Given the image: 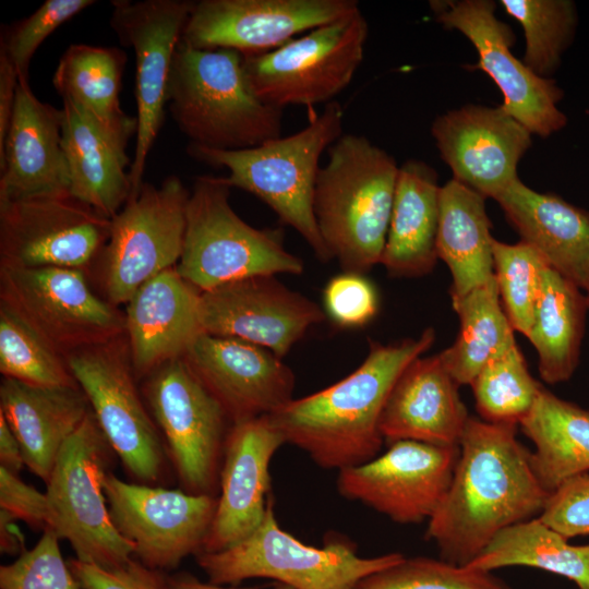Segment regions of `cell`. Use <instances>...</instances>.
<instances>
[{
	"label": "cell",
	"mask_w": 589,
	"mask_h": 589,
	"mask_svg": "<svg viewBox=\"0 0 589 589\" xmlns=\"http://www.w3.org/2000/svg\"><path fill=\"white\" fill-rule=\"evenodd\" d=\"M516 433L517 424L469 417L450 485L428 521L440 558L467 566L501 530L543 510L550 494Z\"/></svg>",
	"instance_id": "cell-1"
},
{
	"label": "cell",
	"mask_w": 589,
	"mask_h": 589,
	"mask_svg": "<svg viewBox=\"0 0 589 589\" xmlns=\"http://www.w3.org/2000/svg\"><path fill=\"white\" fill-rule=\"evenodd\" d=\"M434 341L431 327L394 344L370 340L368 356L348 376L268 417L285 443L305 452L318 467L339 471L365 464L384 443L381 417L395 382Z\"/></svg>",
	"instance_id": "cell-2"
},
{
	"label": "cell",
	"mask_w": 589,
	"mask_h": 589,
	"mask_svg": "<svg viewBox=\"0 0 589 589\" xmlns=\"http://www.w3.org/2000/svg\"><path fill=\"white\" fill-rule=\"evenodd\" d=\"M399 167L364 135L342 134L328 148L314 193V216L332 259L364 274L381 262Z\"/></svg>",
	"instance_id": "cell-3"
},
{
	"label": "cell",
	"mask_w": 589,
	"mask_h": 589,
	"mask_svg": "<svg viewBox=\"0 0 589 589\" xmlns=\"http://www.w3.org/2000/svg\"><path fill=\"white\" fill-rule=\"evenodd\" d=\"M167 104L190 144L244 149L281 136L283 109L253 91L242 55L195 49L180 41L168 80Z\"/></svg>",
	"instance_id": "cell-4"
},
{
	"label": "cell",
	"mask_w": 589,
	"mask_h": 589,
	"mask_svg": "<svg viewBox=\"0 0 589 589\" xmlns=\"http://www.w3.org/2000/svg\"><path fill=\"white\" fill-rule=\"evenodd\" d=\"M344 110L339 103H327L301 131L269 140L244 149H214L189 144L194 159L229 173L219 180L229 188L244 190L268 205L279 220L293 228L321 262L332 256L314 216V193L320 157L342 135Z\"/></svg>",
	"instance_id": "cell-5"
},
{
	"label": "cell",
	"mask_w": 589,
	"mask_h": 589,
	"mask_svg": "<svg viewBox=\"0 0 589 589\" xmlns=\"http://www.w3.org/2000/svg\"><path fill=\"white\" fill-rule=\"evenodd\" d=\"M273 504L269 498L263 521L241 542L195 555L209 582L269 578L293 589H357L366 576L404 558L397 552L362 557L354 543L339 534H328L322 548L308 545L279 526Z\"/></svg>",
	"instance_id": "cell-6"
},
{
	"label": "cell",
	"mask_w": 589,
	"mask_h": 589,
	"mask_svg": "<svg viewBox=\"0 0 589 589\" xmlns=\"http://www.w3.org/2000/svg\"><path fill=\"white\" fill-rule=\"evenodd\" d=\"M230 188L219 177L195 179L185 212L183 249L177 272L201 292L257 276L303 273L275 229L250 226L232 209Z\"/></svg>",
	"instance_id": "cell-7"
},
{
	"label": "cell",
	"mask_w": 589,
	"mask_h": 589,
	"mask_svg": "<svg viewBox=\"0 0 589 589\" xmlns=\"http://www.w3.org/2000/svg\"><path fill=\"white\" fill-rule=\"evenodd\" d=\"M111 450L91 409L61 447L45 493L47 528L69 541L76 560L105 568L135 555V545L110 518L104 491Z\"/></svg>",
	"instance_id": "cell-8"
},
{
	"label": "cell",
	"mask_w": 589,
	"mask_h": 589,
	"mask_svg": "<svg viewBox=\"0 0 589 589\" xmlns=\"http://www.w3.org/2000/svg\"><path fill=\"white\" fill-rule=\"evenodd\" d=\"M368 33L358 9L272 51L242 55L243 68L255 94L271 106L330 103L360 67Z\"/></svg>",
	"instance_id": "cell-9"
},
{
	"label": "cell",
	"mask_w": 589,
	"mask_h": 589,
	"mask_svg": "<svg viewBox=\"0 0 589 589\" xmlns=\"http://www.w3.org/2000/svg\"><path fill=\"white\" fill-rule=\"evenodd\" d=\"M0 298L61 354L125 332L124 317L91 290L81 268L0 265Z\"/></svg>",
	"instance_id": "cell-10"
},
{
	"label": "cell",
	"mask_w": 589,
	"mask_h": 589,
	"mask_svg": "<svg viewBox=\"0 0 589 589\" xmlns=\"http://www.w3.org/2000/svg\"><path fill=\"white\" fill-rule=\"evenodd\" d=\"M190 192L170 176L160 185L143 183L111 218L104 247V283L115 304L127 303L145 283L180 260Z\"/></svg>",
	"instance_id": "cell-11"
},
{
	"label": "cell",
	"mask_w": 589,
	"mask_h": 589,
	"mask_svg": "<svg viewBox=\"0 0 589 589\" xmlns=\"http://www.w3.org/2000/svg\"><path fill=\"white\" fill-rule=\"evenodd\" d=\"M145 396L184 491L214 495L229 431L223 406L183 358L156 369Z\"/></svg>",
	"instance_id": "cell-12"
},
{
	"label": "cell",
	"mask_w": 589,
	"mask_h": 589,
	"mask_svg": "<svg viewBox=\"0 0 589 589\" xmlns=\"http://www.w3.org/2000/svg\"><path fill=\"white\" fill-rule=\"evenodd\" d=\"M430 8L446 29H457L474 46L477 64L488 73L503 94L501 107L531 134L546 137L563 129L567 117L558 109L563 89L554 80L532 72L512 52V28L495 16L492 0H433Z\"/></svg>",
	"instance_id": "cell-13"
},
{
	"label": "cell",
	"mask_w": 589,
	"mask_h": 589,
	"mask_svg": "<svg viewBox=\"0 0 589 589\" xmlns=\"http://www.w3.org/2000/svg\"><path fill=\"white\" fill-rule=\"evenodd\" d=\"M111 4L110 26L121 45L135 55L137 129L129 169L131 199L144 183L147 156L163 127L171 63L193 1L115 0Z\"/></svg>",
	"instance_id": "cell-14"
},
{
	"label": "cell",
	"mask_w": 589,
	"mask_h": 589,
	"mask_svg": "<svg viewBox=\"0 0 589 589\" xmlns=\"http://www.w3.org/2000/svg\"><path fill=\"white\" fill-rule=\"evenodd\" d=\"M110 518L135 545V556L155 570H170L203 551L217 496L104 478Z\"/></svg>",
	"instance_id": "cell-15"
},
{
	"label": "cell",
	"mask_w": 589,
	"mask_h": 589,
	"mask_svg": "<svg viewBox=\"0 0 589 589\" xmlns=\"http://www.w3.org/2000/svg\"><path fill=\"white\" fill-rule=\"evenodd\" d=\"M67 363L127 471L143 484L158 481L164 447L117 339L71 352Z\"/></svg>",
	"instance_id": "cell-16"
},
{
	"label": "cell",
	"mask_w": 589,
	"mask_h": 589,
	"mask_svg": "<svg viewBox=\"0 0 589 589\" xmlns=\"http://www.w3.org/2000/svg\"><path fill=\"white\" fill-rule=\"evenodd\" d=\"M459 446L398 441L372 460L338 471V493L390 520L420 524L435 513L454 476Z\"/></svg>",
	"instance_id": "cell-17"
},
{
	"label": "cell",
	"mask_w": 589,
	"mask_h": 589,
	"mask_svg": "<svg viewBox=\"0 0 589 589\" xmlns=\"http://www.w3.org/2000/svg\"><path fill=\"white\" fill-rule=\"evenodd\" d=\"M110 223L70 193L0 201L1 265L81 268L104 249Z\"/></svg>",
	"instance_id": "cell-18"
},
{
	"label": "cell",
	"mask_w": 589,
	"mask_h": 589,
	"mask_svg": "<svg viewBox=\"0 0 589 589\" xmlns=\"http://www.w3.org/2000/svg\"><path fill=\"white\" fill-rule=\"evenodd\" d=\"M358 9L356 0L193 1L181 43L195 49L260 55Z\"/></svg>",
	"instance_id": "cell-19"
},
{
	"label": "cell",
	"mask_w": 589,
	"mask_h": 589,
	"mask_svg": "<svg viewBox=\"0 0 589 589\" xmlns=\"http://www.w3.org/2000/svg\"><path fill=\"white\" fill-rule=\"evenodd\" d=\"M326 317L314 301L286 287L276 275H257L202 291L203 333L244 340L283 359Z\"/></svg>",
	"instance_id": "cell-20"
},
{
	"label": "cell",
	"mask_w": 589,
	"mask_h": 589,
	"mask_svg": "<svg viewBox=\"0 0 589 589\" xmlns=\"http://www.w3.org/2000/svg\"><path fill=\"white\" fill-rule=\"evenodd\" d=\"M183 359L231 424L269 416L293 399L292 370L254 344L201 333Z\"/></svg>",
	"instance_id": "cell-21"
},
{
	"label": "cell",
	"mask_w": 589,
	"mask_h": 589,
	"mask_svg": "<svg viewBox=\"0 0 589 589\" xmlns=\"http://www.w3.org/2000/svg\"><path fill=\"white\" fill-rule=\"evenodd\" d=\"M431 130L453 179L494 200L518 178L517 165L532 144L531 132L501 106L449 110Z\"/></svg>",
	"instance_id": "cell-22"
},
{
	"label": "cell",
	"mask_w": 589,
	"mask_h": 589,
	"mask_svg": "<svg viewBox=\"0 0 589 589\" xmlns=\"http://www.w3.org/2000/svg\"><path fill=\"white\" fill-rule=\"evenodd\" d=\"M284 444L268 416L231 424L219 472L220 495L202 552L226 550L261 525L269 500V464Z\"/></svg>",
	"instance_id": "cell-23"
},
{
	"label": "cell",
	"mask_w": 589,
	"mask_h": 589,
	"mask_svg": "<svg viewBox=\"0 0 589 589\" xmlns=\"http://www.w3.org/2000/svg\"><path fill=\"white\" fill-rule=\"evenodd\" d=\"M62 110L40 101L19 79L15 104L0 153V201L70 193L62 147Z\"/></svg>",
	"instance_id": "cell-24"
},
{
	"label": "cell",
	"mask_w": 589,
	"mask_h": 589,
	"mask_svg": "<svg viewBox=\"0 0 589 589\" xmlns=\"http://www.w3.org/2000/svg\"><path fill=\"white\" fill-rule=\"evenodd\" d=\"M458 386L440 354L414 359L395 382L384 407L380 423L384 442L459 446L470 416Z\"/></svg>",
	"instance_id": "cell-25"
},
{
	"label": "cell",
	"mask_w": 589,
	"mask_h": 589,
	"mask_svg": "<svg viewBox=\"0 0 589 589\" xmlns=\"http://www.w3.org/2000/svg\"><path fill=\"white\" fill-rule=\"evenodd\" d=\"M201 291L169 268L140 287L127 302L125 333L131 361L139 374L183 358L203 333Z\"/></svg>",
	"instance_id": "cell-26"
},
{
	"label": "cell",
	"mask_w": 589,
	"mask_h": 589,
	"mask_svg": "<svg viewBox=\"0 0 589 589\" xmlns=\"http://www.w3.org/2000/svg\"><path fill=\"white\" fill-rule=\"evenodd\" d=\"M62 147L70 194L111 219L131 195L125 153L131 136L103 124L80 105L62 99Z\"/></svg>",
	"instance_id": "cell-27"
},
{
	"label": "cell",
	"mask_w": 589,
	"mask_h": 589,
	"mask_svg": "<svg viewBox=\"0 0 589 589\" xmlns=\"http://www.w3.org/2000/svg\"><path fill=\"white\" fill-rule=\"evenodd\" d=\"M89 410L79 385L38 386L9 377L0 385V412L21 445L25 466L46 483L61 447Z\"/></svg>",
	"instance_id": "cell-28"
},
{
	"label": "cell",
	"mask_w": 589,
	"mask_h": 589,
	"mask_svg": "<svg viewBox=\"0 0 589 589\" xmlns=\"http://www.w3.org/2000/svg\"><path fill=\"white\" fill-rule=\"evenodd\" d=\"M521 241L580 289L589 269V213L514 180L495 197Z\"/></svg>",
	"instance_id": "cell-29"
},
{
	"label": "cell",
	"mask_w": 589,
	"mask_h": 589,
	"mask_svg": "<svg viewBox=\"0 0 589 589\" xmlns=\"http://www.w3.org/2000/svg\"><path fill=\"white\" fill-rule=\"evenodd\" d=\"M440 192L436 171L417 159L398 171L387 238L380 264L392 277L429 274L438 259Z\"/></svg>",
	"instance_id": "cell-30"
},
{
	"label": "cell",
	"mask_w": 589,
	"mask_h": 589,
	"mask_svg": "<svg viewBox=\"0 0 589 589\" xmlns=\"http://www.w3.org/2000/svg\"><path fill=\"white\" fill-rule=\"evenodd\" d=\"M484 201L455 179L441 187L437 256L449 268L452 299L494 277V238Z\"/></svg>",
	"instance_id": "cell-31"
},
{
	"label": "cell",
	"mask_w": 589,
	"mask_h": 589,
	"mask_svg": "<svg viewBox=\"0 0 589 589\" xmlns=\"http://www.w3.org/2000/svg\"><path fill=\"white\" fill-rule=\"evenodd\" d=\"M533 443L530 464L549 493L589 471V410L542 387L529 413L519 422Z\"/></svg>",
	"instance_id": "cell-32"
},
{
	"label": "cell",
	"mask_w": 589,
	"mask_h": 589,
	"mask_svg": "<svg viewBox=\"0 0 589 589\" xmlns=\"http://www.w3.org/2000/svg\"><path fill=\"white\" fill-rule=\"evenodd\" d=\"M588 310L582 290L548 264L527 335L538 352L544 382L562 383L574 374Z\"/></svg>",
	"instance_id": "cell-33"
},
{
	"label": "cell",
	"mask_w": 589,
	"mask_h": 589,
	"mask_svg": "<svg viewBox=\"0 0 589 589\" xmlns=\"http://www.w3.org/2000/svg\"><path fill=\"white\" fill-rule=\"evenodd\" d=\"M125 52L117 47L74 44L57 65L52 83L62 99H69L107 128L132 136L136 117L125 115L119 100Z\"/></svg>",
	"instance_id": "cell-34"
},
{
	"label": "cell",
	"mask_w": 589,
	"mask_h": 589,
	"mask_svg": "<svg viewBox=\"0 0 589 589\" xmlns=\"http://www.w3.org/2000/svg\"><path fill=\"white\" fill-rule=\"evenodd\" d=\"M484 572L509 566L539 568L589 589V544L574 545L539 517L501 530L468 565Z\"/></svg>",
	"instance_id": "cell-35"
},
{
	"label": "cell",
	"mask_w": 589,
	"mask_h": 589,
	"mask_svg": "<svg viewBox=\"0 0 589 589\" xmlns=\"http://www.w3.org/2000/svg\"><path fill=\"white\" fill-rule=\"evenodd\" d=\"M452 304L459 317V333L454 344L438 354L458 385H470L485 364L516 342L514 328L503 309L495 277L453 298Z\"/></svg>",
	"instance_id": "cell-36"
},
{
	"label": "cell",
	"mask_w": 589,
	"mask_h": 589,
	"mask_svg": "<svg viewBox=\"0 0 589 589\" xmlns=\"http://www.w3.org/2000/svg\"><path fill=\"white\" fill-rule=\"evenodd\" d=\"M470 385L480 419L517 425L529 413L543 387L529 373L516 342L485 364Z\"/></svg>",
	"instance_id": "cell-37"
},
{
	"label": "cell",
	"mask_w": 589,
	"mask_h": 589,
	"mask_svg": "<svg viewBox=\"0 0 589 589\" xmlns=\"http://www.w3.org/2000/svg\"><path fill=\"white\" fill-rule=\"evenodd\" d=\"M62 354L21 315L0 302V372L38 386H76Z\"/></svg>",
	"instance_id": "cell-38"
},
{
	"label": "cell",
	"mask_w": 589,
	"mask_h": 589,
	"mask_svg": "<svg viewBox=\"0 0 589 589\" xmlns=\"http://www.w3.org/2000/svg\"><path fill=\"white\" fill-rule=\"evenodd\" d=\"M501 4L525 32L522 62L537 75L549 79L574 39L576 4L570 0H502Z\"/></svg>",
	"instance_id": "cell-39"
},
{
	"label": "cell",
	"mask_w": 589,
	"mask_h": 589,
	"mask_svg": "<svg viewBox=\"0 0 589 589\" xmlns=\"http://www.w3.org/2000/svg\"><path fill=\"white\" fill-rule=\"evenodd\" d=\"M492 250L494 277L503 309L514 330L527 337L548 263L534 248L521 240L508 244L494 239Z\"/></svg>",
	"instance_id": "cell-40"
},
{
	"label": "cell",
	"mask_w": 589,
	"mask_h": 589,
	"mask_svg": "<svg viewBox=\"0 0 589 589\" xmlns=\"http://www.w3.org/2000/svg\"><path fill=\"white\" fill-rule=\"evenodd\" d=\"M357 589H513L493 572L442 558L405 557L362 579Z\"/></svg>",
	"instance_id": "cell-41"
},
{
	"label": "cell",
	"mask_w": 589,
	"mask_h": 589,
	"mask_svg": "<svg viewBox=\"0 0 589 589\" xmlns=\"http://www.w3.org/2000/svg\"><path fill=\"white\" fill-rule=\"evenodd\" d=\"M59 540L45 529L33 549L0 567V589H82L61 555Z\"/></svg>",
	"instance_id": "cell-42"
},
{
	"label": "cell",
	"mask_w": 589,
	"mask_h": 589,
	"mask_svg": "<svg viewBox=\"0 0 589 589\" xmlns=\"http://www.w3.org/2000/svg\"><path fill=\"white\" fill-rule=\"evenodd\" d=\"M93 0H46L29 16L3 32L0 48L4 49L20 80L28 81L31 60L43 41L60 25L93 5Z\"/></svg>",
	"instance_id": "cell-43"
},
{
	"label": "cell",
	"mask_w": 589,
	"mask_h": 589,
	"mask_svg": "<svg viewBox=\"0 0 589 589\" xmlns=\"http://www.w3.org/2000/svg\"><path fill=\"white\" fill-rule=\"evenodd\" d=\"M325 314L342 328H359L368 324L378 309L373 284L363 274L344 272L327 283L324 293Z\"/></svg>",
	"instance_id": "cell-44"
},
{
	"label": "cell",
	"mask_w": 589,
	"mask_h": 589,
	"mask_svg": "<svg viewBox=\"0 0 589 589\" xmlns=\"http://www.w3.org/2000/svg\"><path fill=\"white\" fill-rule=\"evenodd\" d=\"M568 540L589 534V473L568 479L550 494L538 516Z\"/></svg>",
	"instance_id": "cell-45"
},
{
	"label": "cell",
	"mask_w": 589,
	"mask_h": 589,
	"mask_svg": "<svg viewBox=\"0 0 589 589\" xmlns=\"http://www.w3.org/2000/svg\"><path fill=\"white\" fill-rule=\"evenodd\" d=\"M68 565L82 589H164V574L133 557L112 568L76 558L69 560Z\"/></svg>",
	"instance_id": "cell-46"
},
{
	"label": "cell",
	"mask_w": 589,
	"mask_h": 589,
	"mask_svg": "<svg viewBox=\"0 0 589 589\" xmlns=\"http://www.w3.org/2000/svg\"><path fill=\"white\" fill-rule=\"evenodd\" d=\"M0 509L8 512L33 528L48 527L46 494L22 481L19 476L0 466Z\"/></svg>",
	"instance_id": "cell-47"
},
{
	"label": "cell",
	"mask_w": 589,
	"mask_h": 589,
	"mask_svg": "<svg viewBox=\"0 0 589 589\" xmlns=\"http://www.w3.org/2000/svg\"><path fill=\"white\" fill-rule=\"evenodd\" d=\"M19 86V74L4 49L0 48V153L4 142Z\"/></svg>",
	"instance_id": "cell-48"
},
{
	"label": "cell",
	"mask_w": 589,
	"mask_h": 589,
	"mask_svg": "<svg viewBox=\"0 0 589 589\" xmlns=\"http://www.w3.org/2000/svg\"><path fill=\"white\" fill-rule=\"evenodd\" d=\"M24 465L21 445L0 412V466L17 474Z\"/></svg>",
	"instance_id": "cell-49"
},
{
	"label": "cell",
	"mask_w": 589,
	"mask_h": 589,
	"mask_svg": "<svg viewBox=\"0 0 589 589\" xmlns=\"http://www.w3.org/2000/svg\"><path fill=\"white\" fill-rule=\"evenodd\" d=\"M15 520L8 512L0 509V548L8 554H16L23 544V536Z\"/></svg>",
	"instance_id": "cell-50"
},
{
	"label": "cell",
	"mask_w": 589,
	"mask_h": 589,
	"mask_svg": "<svg viewBox=\"0 0 589 589\" xmlns=\"http://www.w3.org/2000/svg\"><path fill=\"white\" fill-rule=\"evenodd\" d=\"M164 589H250L224 587L212 582H204L191 574L181 573L173 576H165ZM275 589H293L291 587L280 585Z\"/></svg>",
	"instance_id": "cell-51"
},
{
	"label": "cell",
	"mask_w": 589,
	"mask_h": 589,
	"mask_svg": "<svg viewBox=\"0 0 589 589\" xmlns=\"http://www.w3.org/2000/svg\"><path fill=\"white\" fill-rule=\"evenodd\" d=\"M581 290L586 297V300H587V304H588V308H589V269L586 274V277H585V280H584V284L581 286Z\"/></svg>",
	"instance_id": "cell-52"
}]
</instances>
